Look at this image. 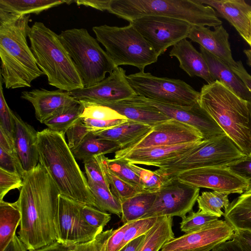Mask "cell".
I'll use <instances>...</instances> for the list:
<instances>
[{"mask_svg":"<svg viewBox=\"0 0 251 251\" xmlns=\"http://www.w3.org/2000/svg\"><path fill=\"white\" fill-rule=\"evenodd\" d=\"M23 184L15 203L21 214L18 234L28 251L56 241L55 219L60 192L39 162L23 177Z\"/></svg>","mask_w":251,"mask_h":251,"instance_id":"obj_1","label":"cell"},{"mask_svg":"<svg viewBox=\"0 0 251 251\" xmlns=\"http://www.w3.org/2000/svg\"><path fill=\"white\" fill-rule=\"evenodd\" d=\"M29 18L0 11V77L6 89L30 87L44 75L27 45Z\"/></svg>","mask_w":251,"mask_h":251,"instance_id":"obj_2","label":"cell"},{"mask_svg":"<svg viewBox=\"0 0 251 251\" xmlns=\"http://www.w3.org/2000/svg\"><path fill=\"white\" fill-rule=\"evenodd\" d=\"M39 162L47 170L60 195L95 207L88 181L80 170L64 135L49 128L38 132Z\"/></svg>","mask_w":251,"mask_h":251,"instance_id":"obj_3","label":"cell"},{"mask_svg":"<svg viewBox=\"0 0 251 251\" xmlns=\"http://www.w3.org/2000/svg\"><path fill=\"white\" fill-rule=\"evenodd\" d=\"M199 102L238 148L251 154L249 110L247 101L218 80L203 85Z\"/></svg>","mask_w":251,"mask_h":251,"instance_id":"obj_4","label":"cell"},{"mask_svg":"<svg viewBox=\"0 0 251 251\" xmlns=\"http://www.w3.org/2000/svg\"><path fill=\"white\" fill-rule=\"evenodd\" d=\"M30 49L50 85L70 92L84 88L81 76L60 36L42 22L30 27Z\"/></svg>","mask_w":251,"mask_h":251,"instance_id":"obj_5","label":"cell"},{"mask_svg":"<svg viewBox=\"0 0 251 251\" xmlns=\"http://www.w3.org/2000/svg\"><path fill=\"white\" fill-rule=\"evenodd\" d=\"M107 11L129 22L147 16H161L186 21L192 25H222L214 9L198 0H110Z\"/></svg>","mask_w":251,"mask_h":251,"instance_id":"obj_6","label":"cell"},{"mask_svg":"<svg viewBox=\"0 0 251 251\" xmlns=\"http://www.w3.org/2000/svg\"><path fill=\"white\" fill-rule=\"evenodd\" d=\"M93 30L117 67L131 65L144 71L157 61L158 55L131 23L123 27L96 26Z\"/></svg>","mask_w":251,"mask_h":251,"instance_id":"obj_7","label":"cell"},{"mask_svg":"<svg viewBox=\"0 0 251 251\" xmlns=\"http://www.w3.org/2000/svg\"><path fill=\"white\" fill-rule=\"evenodd\" d=\"M61 41L74 61L84 87H92L117 67L97 39L83 28L62 31Z\"/></svg>","mask_w":251,"mask_h":251,"instance_id":"obj_8","label":"cell"},{"mask_svg":"<svg viewBox=\"0 0 251 251\" xmlns=\"http://www.w3.org/2000/svg\"><path fill=\"white\" fill-rule=\"evenodd\" d=\"M246 155L225 133L203 139L189 152L158 167L155 171L169 179L179 173L208 167H226Z\"/></svg>","mask_w":251,"mask_h":251,"instance_id":"obj_9","label":"cell"},{"mask_svg":"<svg viewBox=\"0 0 251 251\" xmlns=\"http://www.w3.org/2000/svg\"><path fill=\"white\" fill-rule=\"evenodd\" d=\"M136 94L153 100L180 106H192L199 102L200 92L180 79L160 77L140 71L127 75Z\"/></svg>","mask_w":251,"mask_h":251,"instance_id":"obj_10","label":"cell"},{"mask_svg":"<svg viewBox=\"0 0 251 251\" xmlns=\"http://www.w3.org/2000/svg\"><path fill=\"white\" fill-rule=\"evenodd\" d=\"M151 45L158 56L170 47L188 38L192 27L188 22L171 17L147 16L129 22Z\"/></svg>","mask_w":251,"mask_h":251,"instance_id":"obj_11","label":"cell"},{"mask_svg":"<svg viewBox=\"0 0 251 251\" xmlns=\"http://www.w3.org/2000/svg\"><path fill=\"white\" fill-rule=\"evenodd\" d=\"M83 204L60 195L55 219L56 241L70 247L91 241L103 231L86 221L82 213Z\"/></svg>","mask_w":251,"mask_h":251,"instance_id":"obj_12","label":"cell"},{"mask_svg":"<svg viewBox=\"0 0 251 251\" xmlns=\"http://www.w3.org/2000/svg\"><path fill=\"white\" fill-rule=\"evenodd\" d=\"M200 188L187 185L176 177L170 179L156 193L154 202L141 219L159 217H185L192 211Z\"/></svg>","mask_w":251,"mask_h":251,"instance_id":"obj_13","label":"cell"},{"mask_svg":"<svg viewBox=\"0 0 251 251\" xmlns=\"http://www.w3.org/2000/svg\"><path fill=\"white\" fill-rule=\"evenodd\" d=\"M234 230L226 221L217 220L197 230L174 238L161 251H211L219 244L232 239Z\"/></svg>","mask_w":251,"mask_h":251,"instance_id":"obj_14","label":"cell"},{"mask_svg":"<svg viewBox=\"0 0 251 251\" xmlns=\"http://www.w3.org/2000/svg\"><path fill=\"white\" fill-rule=\"evenodd\" d=\"M126 101L152 106L170 119L188 124L197 129L203 139L225 133L222 129L200 106L199 102L189 107L159 102L136 95Z\"/></svg>","mask_w":251,"mask_h":251,"instance_id":"obj_15","label":"cell"},{"mask_svg":"<svg viewBox=\"0 0 251 251\" xmlns=\"http://www.w3.org/2000/svg\"><path fill=\"white\" fill-rule=\"evenodd\" d=\"M176 177L181 182L197 188H206L228 194H242L247 181L227 167H208L188 170Z\"/></svg>","mask_w":251,"mask_h":251,"instance_id":"obj_16","label":"cell"},{"mask_svg":"<svg viewBox=\"0 0 251 251\" xmlns=\"http://www.w3.org/2000/svg\"><path fill=\"white\" fill-rule=\"evenodd\" d=\"M78 101L111 103L128 100L137 95L129 84L123 68L118 67L104 79L90 87L68 92Z\"/></svg>","mask_w":251,"mask_h":251,"instance_id":"obj_17","label":"cell"},{"mask_svg":"<svg viewBox=\"0 0 251 251\" xmlns=\"http://www.w3.org/2000/svg\"><path fill=\"white\" fill-rule=\"evenodd\" d=\"M202 140L203 136L197 129L171 119L152 127L148 134L123 149L174 146L197 143Z\"/></svg>","mask_w":251,"mask_h":251,"instance_id":"obj_18","label":"cell"},{"mask_svg":"<svg viewBox=\"0 0 251 251\" xmlns=\"http://www.w3.org/2000/svg\"><path fill=\"white\" fill-rule=\"evenodd\" d=\"M199 142L169 146L149 147L133 150L120 149L115 152L114 158L124 159L136 165L158 167L188 153Z\"/></svg>","mask_w":251,"mask_h":251,"instance_id":"obj_19","label":"cell"},{"mask_svg":"<svg viewBox=\"0 0 251 251\" xmlns=\"http://www.w3.org/2000/svg\"><path fill=\"white\" fill-rule=\"evenodd\" d=\"M21 98L32 104L36 119L43 124L62 108L79 102L68 92L60 89H36L23 91Z\"/></svg>","mask_w":251,"mask_h":251,"instance_id":"obj_20","label":"cell"},{"mask_svg":"<svg viewBox=\"0 0 251 251\" xmlns=\"http://www.w3.org/2000/svg\"><path fill=\"white\" fill-rule=\"evenodd\" d=\"M214 28L211 30L205 26L192 25L188 38L230 67L235 65L236 61L232 57L228 33L222 25Z\"/></svg>","mask_w":251,"mask_h":251,"instance_id":"obj_21","label":"cell"},{"mask_svg":"<svg viewBox=\"0 0 251 251\" xmlns=\"http://www.w3.org/2000/svg\"><path fill=\"white\" fill-rule=\"evenodd\" d=\"M13 116L15 150L24 171L27 172L39 163L38 132L14 112Z\"/></svg>","mask_w":251,"mask_h":251,"instance_id":"obj_22","label":"cell"},{"mask_svg":"<svg viewBox=\"0 0 251 251\" xmlns=\"http://www.w3.org/2000/svg\"><path fill=\"white\" fill-rule=\"evenodd\" d=\"M214 8L220 16L227 20L249 44L251 40V5L244 0H198Z\"/></svg>","mask_w":251,"mask_h":251,"instance_id":"obj_23","label":"cell"},{"mask_svg":"<svg viewBox=\"0 0 251 251\" xmlns=\"http://www.w3.org/2000/svg\"><path fill=\"white\" fill-rule=\"evenodd\" d=\"M169 55L178 59L179 67L189 76L201 77L207 84L215 81L210 75L201 53L197 51L186 39H182L174 45Z\"/></svg>","mask_w":251,"mask_h":251,"instance_id":"obj_24","label":"cell"},{"mask_svg":"<svg viewBox=\"0 0 251 251\" xmlns=\"http://www.w3.org/2000/svg\"><path fill=\"white\" fill-rule=\"evenodd\" d=\"M212 78L221 82L235 94L246 101L251 100V93L229 65L202 47H200Z\"/></svg>","mask_w":251,"mask_h":251,"instance_id":"obj_25","label":"cell"},{"mask_svg":"<svg viewBox=\"0 0 251 251\" xmlns=\"http://www.w3.org/2000/svg\"><path fill=\"white\" fill-rule=\"evenodd\" d=\"M104 103L125 116L127 120L151 127L171 119L154 107L131 103L126 100Z\"/></svg>","mask_w":251,"mask_h":251,"instance_id":"obj_26","label":"cell"},{"mask_svg":"<svg viewBox=\"0 0 251 251\" xmlns=\"http://www.w3.org/2000/svg\"><path fill=\"white\" fill-rule=\"evenodd\" d=\"M151 128L149 126L128 120L111 128L94 132V134L97 138L114 141L123 149L146 135Z\"/></svg>","mask_w":251,"mask_h":251,"instance_id":"obj_27","label":"cell"},{"mask_svg":"<svg viewBox=\"0 0 251 251\" xmlns=\"http://www.w3.org/2000/svg\"><path fill=\"white\" fill-rule=\"evenodd\" d=\"M234 230L251 231V192L243 193L225 210L223 215Z\"/></svg>","mask_w":251,"mask_h":251,"instance_id":"obj_28","label":"cell"},{"mask_svg":"<svg viewBox=\"0 0 251 251\" xmlns=\"http://www.w3.org/2000/svg\"><path fill=\"white\" fill-rule=\"evenodd\" d=\"M120 149V146L117 143L97 138L94 132H91L77 147L71 151L75 159L83 163L94 156L115 152Z\"/></svg>","mask_w":251,"mask_h":251,"instance_id":"obj_29","label":"cell"},{"mask_svg":"<svg viewBox=\"0 0 251 251\" xmlns=\"http://www.w3.org/2000/svg\"><path fill=\"white\" fill-rule=\"evenodd\" d=\"M21 214L15 202L0 201V251H3L16 234Z\"/></svg>","mask_w":251,"mask_h":251,"instance_id":"obj_30","label":"cell"},{"mask_svg":"<svg viewBox=\"0 0 251 251\" xmlns=\"http://www.w3.org/2000/svg\"><path fill=\"white\" fill-rule=\"evenodd\" d=\"M172 226V217H159L154 226L146 234L138 251H159L167 242L175 238Z\"/></svg>","mask_w":251,"mask_h":251,"instance_id":"obj_31","label":"cell"},{"mask_svg":"<svg viewBox=\"0 0 251 251\" xmlns=\"http://www.w3.org/2000/svg\"><path fill=\"white\" fill-rule=\"evenodd\" d=\"M69 0H0V11L17 15L39 14Z\"/></svg>","mask_w":251,"mask_h":251,"instance_id":"obj_32","label":"cell"},{"mask_svg":"<svg viewBox=\"0 0 251 251\" xmlns=\"http://www.w3.org/2000/svg\"><path fill=\"white\" fill-rule=\"evenodd\" d=\"M155 193L141 192L122 202V222L125 224L140 219L152 205Z\"/></svg>","mask_w":251,"mask_h":251,"instance_id":"obj_33","label":"cell"},{"mask_svg":"<svg viewBox=\"0 0 251 251\" xmlns=\"http://www.w3.org/2000/svg\"><path fill=\"white\" fill-rule=\"evenodd\" d=\"M83 106L79 102L65 107L44 122L48 128L65 135L67 130L80 117Z\"/></svg>","mask_w":251,"mask_h":251,"instance_id":"obj_34","label":"cell"},{"mask_svg":"<svg viewBox=\"0 0 251 251\" xmlns=\"http://www.w3.org/2000/svg\"><path fill=\"white\" fill-rule=\"evenodd\" d=\"M89 189L95 200V207L100 211L122 215V203L111 191L96 183L88 182Z\"/></svg>","mask_w":251,"mask_h":251,"instance_id":"obj_35","label":"cell"},{"mask_svg":"<svg viewBox=\"0 0 251 251\" xmlns=\"http://www.w3.org/2000/svg\"><path fill=\"white\" fill-rule=\"evenodd\" d=\"M229 194L213 191L203 192L197 199L199 210L214 216L221 217L224 215L222 208L226 209L229 204Z\"/></svg>","mask_w":251,"mask_h":251,"instance_id":"obj_36","label":"cell"},{"mask_svg":"<svg viewBox=\"0 0 251 251\" xmlns=\"http://www.w3.org/2000/svg\"><path fill=\"white\" fill-rule=\"evenodd\" d=\"M127 162L129 168L140 178L143 192L156 193L170 179L160 175L155 170L152 171Z\"/></svg>","mask_w":251,"mask_h":251,"instance_id":"obj_37","label":"cell"},{"mask_svg":"<svg viewBox=\"0 0 251 251\" xmlns=\"http://www.w3.org/2000/svg\"><path fill=\"white\" fill-rule=\"evenodd\" d=\"M104 162L107 168L116 176L132 185L139 192H143L140 178L129 168L126 161L122 159H109L105 156Z\"/></svg>","mask_w":251,"mask_h":251,"instance_id":"obj_38","label":"cell"},{"mask_svg":"<svg viewBox=\"0 0 251 251\" xmlns=\"http://www.w3.org/2000/svg\"><path fill=\"white\" fill-rule=\"evenodd\" d=\"M83 106L80 118H90L103 120L127 119L104 103L79 101Z\"/></svg>","mask_w":251,"mask_h":251,"instance_id":"obj_39","label":"cell"},{"mask_svg":"<svg viewBox=\"0 0 251 251\" xmlns=\"http://www.w3.org/2000/svg\"><path fill=\"white\" fill-rule=\"evenodd\" d=\"M104 157L105 156L103 159L104 169L107 181L111 193L121 203L138 193H141L112 173L105 165Z\"/></svg>","mask_w":251,"mask_h":251,"instance_id":"obj_40","label":"cell"},{"mask_svg":"<svg viewBox=\"0 0 251 251\" xmlns=\"http://www.w3.org/2000/svg\"><path fill=\"white\" fill-rule=\"evenodd\" d=\"M104 155L94 156L83 162L88 182L99 184L109 190L104 169Z\"/></svg>","mask_w":251,"mask_h":251,"instance_id":"obj_41","label":"cell"},{"mask_svg":"<svg viewBox=\"0 0 251 251\" xmlns=\"http://www.w3.org/2000/svg\"><path fill=\"white\" fill-rule=\"evenodd\" d=\"M218 217L200 210L191 211L188 215L182 218L180 223L181 230L185 233L197 230L206 224L218 220Z\"/></svg>","mask_w":251,"mask_h":251,"instance_id":"obj_42","label":"cell"},{"mask_svg":"<svg viewBox=\"0 0 251 251\" xmlns=\"http://www.w3.org/2000/svg\"><path fill=\"white\" fill-rule=\"evenodd\" d=\"M158 219V217L143 218L128 223L122 248L130 241L145 235L154 226Z\"/></svg>","mask_w":251,"mask_h":251,"instance_id":"obj_43","label":"cell"},{"mask_svg":"<svg viewBox=\"0 0 251 251\" xmlns=\"http://www.w3.org/2000/svg\"><path fill=\"white\" fill-rule=\"evenodd\" d=\"M82 213L87 223L91 226L102 229L111 219V215L96 207L83 204Z\"/></svg>","mask_w":251,"mask_h":251,"instance_id":"obj_44","label":"cell"},{"mask_svg":"<svg viewBox=\"0 0 251 251\" xmlns=\"http://www.w3.org/2000/svg\"><path fill=\"white\" fill-rule=\"evenodd\" d=\"M91 132L96 131L86 126L80 117L66 132L68 139V145L70 150H73L77 147Z\"/></svg>","mask_w":251,"mask_h":251,"instance_id":"obj_45","label":"cell"},{"mask_svg":"<svg viewBox=\"0 0 251 251\" xmlns=\"http://www.w3.org/2000/svg\"><path fill=\"white\" fill-rule=\"evenodd\" d=\"M23 184V178L18 173L0 168V201L10 190L21 189Z\"/></svg>","mask_w":251,"mask_h":251,"instance_id":"obj_46","label":"cell"},{"mask_svg":"<svg viewBox=\"0 0 251 251\" xmlns=\"http://www.w3.org/2000/svg\"><path fill=\"white\" fill-rule=\"evenodd\" d=\"M2 80L0 79V126L13 137V112L9 107L4 96Z\"/></svg>","mask_w":251,"mask_h":251,"instance_id":"obj_47","label":"cell"},{"mask_svg":"<svg viewBox=\"0 0 251 251\" xmlns=\"http://www.w3.org/2000/svg\"><path fill=\"white\" fill-rule=\"evenodd\" d=\"M113 231L111 229L102 231L91 241L70 247L69 251H102Z\"/></svg>","mask_w":251,"mask_h":251,"instance_id":"obj_48","label":"cell"},{"mask_svg":"<svg viewBox=\"0 0 251 251\" xmlns=\"http://www.w3.org/2000/svg\"><path fill=\"white\" fill-rule=\"evenodd\" d=\"M234 173L245 179L248 187L244 193L251 192V156L246 155L241 160L226 166Z\"/></svg>","mask_w":251,"mask_h":251,"instance_id":"obj_49","label":"cell"},{"mask_svg":"<svg viewBox=\"0 0 251 251\" xmlns=\"http://www.w3.org/2000/svg\"><path fill=\"white\" fill-rule=\"evenodd\" d=\"M0 168L18 173L22 177L25 173L17 156L12 155L0 148Z\"/></svg>","mask_w":251,"mask_h":251,"instance_id":"obj_50","label":"cell"},{"mask_svg":"<svg viewBox=\"0 0 251 251\" xmlns=\"http://www.w3.org/2000/svg\"><path fill=\"white\" fill-rule=\"evenodd\" d=\"M127 226L128 223L114 230L104 245L102 251H119L122 248L124 237Z\"/></svg>","mask_w":251,"mask_h":251,"instance_id":"obj_51","label":"cell"},{"mask_svg":"<svg viewBox=\"0 0 251 251\" xmlns=\"http://www.w3.org/2000/svg\"><path fill=\"white\" fill-rule=\"evenodd\" d=\"M81 119L86 126L93 129L96 132L111 128L128 121L127 119L103 120L90 118Z\"/></svg>","mask_w":251,"mask_h":251,"instance_id":"obj_52","label":"cell"},{"mask_svg":"<svg viewBox=\"0 0 251 251\" xmlns=\"http://www.w3.org/2000/svg\"><path fill=\"white\" fill-rule=\"evenodd\" d=\"M0 148L12 155L17 156L13 137L0 126ZM18 157V156H17Z\"/></svg>","mask_w":251,"mask_h":251,"instance_id":"obj_53","label":"cell"},{"mask_svg":"<svg viewBox=\"0 0 251 251\" xmlns=\"http://www.w3.org/2000/svg\"><path fill=\"white\" fill-rule=\"evenodd\" d=\"M230 67L241 79L251 93V75L246 70L241 61H236L235 65Z\"/></svg>","mask_w":251,"mask_h":251,"instance_id":"obj_54","label":"cell"},{"mask_svg":"<svg viewBox=\"0 0 251 251\" xmlns=\"http://www.w3.org/2000/svg\"><path fill=\"white\" fill-rule=\"evenodd\" d=\"M233 238L238 240L245 251H251V231L247 230H235Z\"/></svg>","mask_w":251,"mask_h":251,"instance_id":"obj_55","label":"cell"},{"mask_svg":"<svg viewBox=\"0 0 251 251\" xmlns=\"http://www.w3.org/2000/svg\"><path fill=\"white\" fill-rule=\"evenodd\" d=\"M110 0H73L78 5H84L89 6L93 8L102 11H107L109 3Z\"/></svg>","mask_w":251,"mask_h":251,"instance_id":"obj_56","label":"cell"},{"mask_svg":"<svg viewBox=\"0 0 251 251\" xmlns=\"http://www.w3.org/2000/svg\"><path fill=\"white\" fill-rule=\"evenodd\" d=\"M211 251H245L237 240H232L223 242L213 249Z\"/></svg>","mask_w":251,"mask_h":251,"instance_id":"obj_57","label":"cell"},{"mask_svg":"<svg viewBox=\"0 0 251 251\" xmlns=\"http://www.w3.org/2000/svg\"><path fill=\"white\" fill-rule=\"evenodd\" d=\"M27 249L19 236L15 235L3 251H27Z\"/></svg>","mask_w":251,"mask_h":251,"instance_id":"obj_58","label":"cell"},{"mask_svg":"<svg viewBox=\"0 0 251 251\" xmlns=\"http://www.w3.org/2000/svg\"><path fill=\"white\" fill-rule=\"evenodd\" d=\"M145 236L146 234L130 241L119 251H138L145 239Z\"/></svg>","mask_w":251,"mask_h":251,"instance_id":"obj_59","label":"cell"},{"mask_svg":"<svg viewBox=\"0 0 251 251\" xmlns=\"http://www.w3.org/2000/svg\"><path fill=\"white\" fill-rule=\"evenodd\" d=\"M69 248L56 241L48 246L30 251H69Z\"/></svg>","mask_w":251,"mask_h":251,"instance_id":"obj_60","label":"cell"},{"mask_svg":"<svg viewBox=\"0 0 251 251\" xmlns=\"http://www.w3.org/2000/svg\"><path fill=\"white\" fill-rule=\"evenodd\" d=\"M244 52L247 57V64L251 67V49L244 50Z\"/></svg>","mask_w":251,"mask_h":251,"instance_id":"obj_61","label":"cell"},{"mask_svg":"<svg viewBox=\"0 0 251 251\" xmlns=\"http://www.w3.org/2000/svg\"><path fill=\"white\" fill-rule=\"evenodd\" d=\"M247 103L249 110V128L251 138V100L247 101ZM250 156H251V154Z\"/></svg>","mask_w":251,"mask_h":251,"instance_id":"obj_62","label":"cell"},{"mask_svg":"<svg viewBox=\"0 0 251 251\" xmlns=\"http://www.w3.org/2000/svg\"><path fill=\"white\" fill-rule=\"evenodd\" d=\"M250 19L251 20V13L250 14ZM249 45H250V46L251 48V40H250V43L249 44Z\"/></svg>","mask_w":251,"mask_h":251,"instance_id":"obj_63","label":"cell"}]
</instances>
